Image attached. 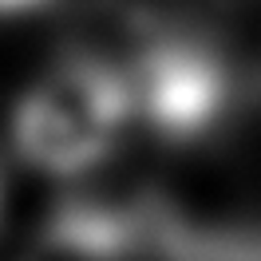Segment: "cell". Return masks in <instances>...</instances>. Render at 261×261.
<instances>
[{"mask_svg":"<svg viewBox=\"0 0 261 261\" xmlns=\"http://www.w3.org/2000/svg\"><path fill=\"white\" fill-rule=\"evenodd\" d=\"M135 111H143L166 135H202L222 115L229 83L222 64L194 44H154L127 71Z\"/></svg>","mask_w":261,"mask_h":261,"instance_id":"obj_2","label":"cell"},{"mask_svg":"<svg viewBox=\"0 0 261 261\" xmlns=\"http://www.w3.org/2000/svg\"><path fill=\"white\" fill-rule=\"evenodd\" d=\"M130 111L127 71L99 56H67L20 99L16 150L48 174H83L107 159Z\"/></svg>","mask_w":261,"mask_h":261,"instance_id":"obj_1","label":"cell"},{"mask_svg":"<svg viewBox=\"0 0 261 261\" xmlns=\"http://www.w3.org/2000/svg\"><path fill=\"white\" fill-rule=\"evenodd\" d=\"M147 242V214H127L99 202H67L51 214L24 261H127Z\"/></svg>","mask_w":261,"mask_h":261,"instance_id":"obj_3","label":"cell"}]
</instances>
